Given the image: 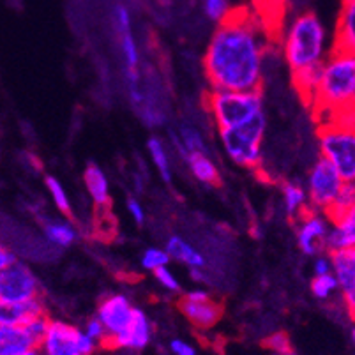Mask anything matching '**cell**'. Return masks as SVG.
Returning <instances> with one entry per match:
<instances>
[{
    "instance_id": "6da1fadb",
    "label": "cell",
    "mask_w": 355,
    "mask_h": 355,
    "mask_svg": "<svg viewBox=\"0 0 355 355\" xmlns=\"http://www.w3.org/2000/svg\"><path fill=\"white\" fill-rule=\"evenodd\" d=\"M272 41L253 9H232L203 53V73L211 90H261Z\"/></svg>"
},
{
    "instance_id": "7a4b0ae2",
    "label": "cell",
    "mask_w": 355,
    "mask_h": 355,
    "mask_svg": "<svg viewBox=\"0 0 355 355\" xmlns=\"http://www.w3.org/2000/svg\"><path fill=\"white\" fill-rule=\"evenodd\" d=\"M355 105V51L331 50L322 62L311 108L322 122L352 117Z\"/></svg>"
},
{
    "instance_id": "3957f363",
    "label": "cell",
    "mask_w": 355,
    "mask_h": 355,
    "mask_svg": "<svg viewBox=\"0 0 355 355\" xmlns=\"http://www.w3.org/2000/svg\"><path fill=\"white\" fill-rule=\"evenodd\" d=\"M279 35L283 57L292 73L320 66L331 51L327 28L315 11L299 12Z\"/></svg>"
},
{
    "instance_id": "277c9868",
    "label": "cell",
    "mask_w": 355,
    "mask_h": 355,
    "mask_svg": "<svg viewBox=\"0 0 355 355\" xmlns=\"http://www.w3.org/2000/svg\"><path fill=\"white\" fill-rule=\"evenodd\" d=\"M205 106L218 131L246 124L266 112L261 90H211L205 96Z\"/></svg>"
},
{
    "instance_id": "5b68a950",
    "label": "cell",
    "mask_w": 355,
    "mask_h": 355,
    "mask_svg": "<svg viewBox=\"0 0 355 355\" xmlns=\"http://www.w3.org/2000/svg\"><path fill=\"white\" fill-rule=\"evenodd\" d=\"M322 157L336 168L345 182L355 180V131L354 117L322 122L318 129Z\"/></svg>"
},
{
    "instance_id": "8992f818",
    "label": "cell",
    "mask_w": 355,
    "mask_h": 355,
    "mask_svg": "<svg viewBox=\"0 0 355 355\" xmlns=\"http://www.w3.org/2000/svg\"><path fill=\"white\" fill-rule=\"evenodd\" d=\"M267 117L266 112L232 129L219 131V141L223 150L232 163L248 170H257L263 159V140H266Z\"/></svg>"
},
{
    "instance_id": "52a82bcc",
    "label": "cell",
    "mask_w": 355,
    "mask_h": 355,
    "mask_svg": "<svg viewBox=\"0 0 355 355\" xmlns=\"http://www.w3.org/2000/svg\"><path fill=\"white\" fill-rule=\"evenodd\" d=\"M99 345L90 340L82 327L53 318L41 338L37 348L43 355H92Z\"/></svg>"
},
{
    "instance_id": "ba28073f",
    "label": "cell",
    "mask_w": 355,
    "mask_h": 355,
    "mask_svg": "<svg viewBox=\"0 0 355 355\" xmlns=\"http://www.w3.org/2000/svg\"><path fill=\"white\" fill-rule=\"evenodd\" d=\"M114 27L117 32L119 44H121L122 57L125 64V76L129 83V94L137 106L144 103V94L140 90V74H138V64H140V51H138L137 40L131 25V12L125 6L119 4L114 9Z\"/></svg>"
},
{
    "instance_id": "9c48e42d",
    "label": "cell",
    "mask_w": 355,
    "mask_h": 355,
    "mask_svg": "<svg viewBox=\"0 0 355 355\" xmlns=\"http://www.w3.org/2000/svg\"><path fill=\"white\" fill-rule=\"evenodd\" d=\"M345 180L336 172L329 161L324 157L316 161L311 166L306 179V195H308V205L313 211H318L322 214H327L332 207L334 200L340 195Z\"/></svg>"
},
{
    "instance_id": "30bf717a",
    "label": "cell",
    "mask_w": 355,
    "mask_h": 355,
    "mask_svg": "<svg viewBox=\"0 0 355 355\" xmlns=\"http://www.w3.org/2000/svg\"><path fill=\"white\" fill-rule=\"evenodd\" d=\"M177 306L184 318L198 331H209L216 327L223 316V304L205 288L184 292Z\"/></svg>"
},
{
    "instance_id": "8fae6325",
    "label": "cell",
    "mask_w": 355,
    "mask_h": 355,
    "mask_svg": "<svg viewBox=\"0 0 355 355\" xmlns=\"http://www.w3.org/2000/svg\"><path fill=\"white\" fill-rule=\"evenodd\" d=\"M41 297V283L34 270L15 260L0 272V301L27 302Z\"/></svg>"
},
{
    "instance_id": "7c38bea8",
    "label": "cell",
    "mask_w": 355,
    "mask_h": 355,
    "mask_svg": "<svg viewBox=\"0 0 355 355\" xmlns=\"http://www.w3.org/2000/svg\"><path fill=\"white\" fill-rule=\"evenodd\" d=\"M297 246L308 257H316L327 251V237L331 221L325 214L308 209L301 218L295 219Z\"/></svg>"
},
{
    "instance_id": "4fadbf2b",
    "label": "cell",
    "mask_w": 355,
    "mask_h": 355,
    "mask_svg": "<svg viewBox=\"0 0 355 355\" xmlns=\"http://www.w3.org/2000/svg\"><path fill=\"white\" fill-rule=\"evenodd\" d=\"M135 309L137 306L124 293H108L103 297L96 309V318L101 322L106 331V347L110 345V341L124 332V329L133 318Z\"/></svg>"
},
{
    "instance_id": "5bb4252c",
    "label": "cell",
    "mask_w": 355,
    "mask_h": 355,
    "mask_svg": "<svg viewBox=\"0 0 355 355\" xmlns=\"http://www.w3.org/2000/svg\"><path fill=\"white\" fill-rule=\"evenodd\" d=\"M154 338V327L153 322L148 318L147 313L144 309L137 308L135 315L129 322L128 327L124 329L122 334H119L115 340L110 341L108 347L115 348L119 352H128V354H135V352H141L150 345Z\"/></svg>"
},
{
    "instance_id": "9a60e30c",
    "label": "cell",
    "mask_w": 355,
    "mask_h": 355,
    "mask_svg": "<svg viewBox=\"0 0 355 355\" xmlns=\"http://www.w3.org/2000/svg\"><path fill=\"white\" fill-rule=\"evenodd\" d=\"M332 266V276L338 283V292H341L343 302L350 316L355 308V250H341L329 253Z\"/></svg>"
},
{
    "instance_id": "2e32d148",
    "label": "cell",
    "mask_w": 355,
    "mask_h": 355,
    "mask_svg": "<svg viewBox=\"0 0 355 355\" xmlns=\"http://www.w3.org/2000/svg\"><path fill=\"white\" fill-rule=\"evenodd\" d=\"M331 228L327 237V251L355 250V209L341 214L329 216Z\"/></svg>"
},
{
    "instance_id": "e0dca14e",
    "label": "cell",
    "mask_w": 355,
    "mask_h": 355,
    "mask_svg": "<svg viewBox=\"0 0 355 355\" xmlns=\"http://www.w3.org/2000/svg\"><path fill=\"white\" fill-rule=\"evenodd\" d=\"M40 315H46V306L41 297L27 302H4L0 301V325L24 327L25 324Z\"/></svg>"
},
{
    "instance_id": "ac0fdd59",
    "label": "cell",
    "mask_w": 355,
    "mask_h": 355,
    "mask_svg": "<svg viewBox=\"0 0 355 355\" xmlns=\"http://www.w3.org/2000/svg\"><path fill=\"white\" fill-rule=\"evenodd\" d=\"M331 50L355 51V0H343Z\"/></svg>"
},
{
    "instance_id": "d6986e66",
    "label": "cell",
    "mask_w": 355,
    "mask_h": 355,
    "mask_svg": "<svg viewBox=\"0 0 355 355\" xmlns=\"http://www.w3.org/2000/svg\"><path fill=\"white\" fill-rule=\"evenodd\" d=\"M253 11L266 25L269 34L274 40H279V34L283 31V21H285V8L286 0H251Z\"/></svg>"
},
{
    "instance_id": "ffe728a7",
    "label": "cell",
    "mask_w": 355,
    "mask_h": 355,
    "mask_svg": "<svg viewBox=\"0 0 355 355\" xmlns=\"http://www.w3.org/2000/svg\"><path fill=\"white\" fill-rule=\"evenodd\" d=\"M83 184L89 193L90 200L94 202L96 207H108L110 205V180L99 164L89 163L83 172Z\"/></svg>"
},
{
    "instance_id": "44dd1931",
    "label": "cell",
    "mask_w": 355,
    "mask_h": 355,
    "mask_svg": "<svg viewBox=\"0 0 355 355\" xmlns=\"http://www.w3.org/2000/svg\"><path fill=\"white\" fill-rule=\"evenodd\" d=\"M164 251L168 253L170 260H175L182 263V266H188L189 270L205 269V266H207V258L203 257L193 244L184 241L179 235H172V237L168 239Z\"/></svg>"
},
{
    "instance_id": "7402d4cb",
    "label": "cell",
    "mask_w": 355,
    "mask_h": 355,
    "mask_svg": "<svg viewBox=\"0 0 355 355\" xmlns=\"http://www.w3.org/2000/svg\"><path fill=\"white\" fill-rule=\"evenodd\" d=\"M186 163H188L193 177L198 182L205 184V186H218L221 182V173H219L218 164L214 163V159L207 153L188 154L186 156Z\"/></svg>"
},
{
    "instance_id": "603a6c76",
    "label": "cell",
    "mask_w": 355,
    "mask_h": 355,
    "mask_svg": "<svg viewBox=\"0 0 355 355\" xmlns=\"http://www.w3.org/2000/svg\"><path fill=\"white\" fill-rule=\"evenodd\" d=\"M43 234L50 244L57 248H69L78 241V230L69 219H48L43 225Z\"/></svg>"
},
{
    "instance_id": "cb8c5ba5",
    "label": "cell",
    "mask_w": 355,
    "mask_h": 355,
    "mask_svg": "<svg viewBox=\"0 0 355 355\" xmlns=\"http://www.w3.org/2000/svg\"><path fill=\"white\" fill-rule=\"evenodd\" d=\"M32 347H37V343L32 340V336L25 331V327L0 325V355L18 354Z\"/></svg>"
},
{
    "instance_id": "d4e9b609",
    "label": "cell",
    "mask_w": 355,
    "mask_h": 355,
    "mask_svg": "<svg viewBox=\"0 0 355 355\" xmlns=\"http://www.w3.org/2000/svg\"><path fill=\"white\" fill-rule=\"evenodd\" d=\"M283 196V207H285L286 216L292 221L297 218H301L306 211L309 209L308 205V195H306L304 186L297 182H285L282 188Z\"/></svg>"
},
{
    "instance_id": "484cf974",
    "label": "cell",
    "mask_w": 355,
    "mask_h": 355,
    "mask_svg": "<svg viewBox=\"0 0 355 355\" xmlns=\"http://www.w3.org/2000/svg\"><path fill=\"white\" fill-rule=\"evenodd\" d=\"M147 150L161 179L164 182H172V164H170V156H168V148L164 141L157 137H150L147 140Z\"/></svg>"
},
{
    "instance_id": "4316f807",
    "label": "cell",
    "mask_w": 355,
    "mask_h": 355,
    "mask_svg": "<svg viewBox=\"0 0 355 355\" xmlns=\"http://www.w3.org/2000/svg\"><path fill=\"white\" fill-rule=\"evenodd\" d=\"M320 66L315 67H306V69L295 71L292 73V80H293V87L297 89V92L301 94V98L304 99L306 105H311L313 94H315L316 89V82H318V76H320Z\"/></svg>"
},
{
    "instance_id": "83f0119b",
    "label": "cell",
    "mask_w": 355,
    "mask_h": 355,
    "mask_svg": "<svg viewBox=\"0 0 355 355\" xmlns=\"http://www.w3.org/2000/svg\"><path fill=\"white\" fill-rule=\"evenodd\" d=\"M177 145H179L180 153L184 154V157L191 153H207V147H205L202 133H200L196 128H193V125H182V128L179 129Z\"/></svg>"
},
{
    "instance_id": "f1b7e54d",
    "label": "cell",
    "mask_w": 355,
    "mask_h": 355,
    "mask_svg": "<svg viewBox=\"0 0 355 355\" xmlns=\"http://www.w3.org/2000/svg\"><path fill=\"white\" fill-rule=\"evenodd\" d=\"M44 186H46V191L50 195L51 202L55 203V207L59 209L62 214L69 216L71 214V200L67 196L66 188H64V184L60 182L57 177L53 175H46L44 177Z\"/></svg>"
},
{
    "instance_id": "f546056e",
    "label": "cell",
    "mask_w": 355,
    "mask_h": 355,
    "mask_svg": "<svg viewBox=\"0 0 355 355\" xmlns=\"http://www.w3.org/2000/svg\"><path fill=\"white\" fill-rule=\"evenodd\" d=\"M338 292V283L336 277L331 274H324V276H313L311 279V293L318 301H329Z\"/></svg>"
},
{
    "instance_id": "4dcf8cb0",
    "label": "cell",
    "mask_w": 355,
    "mask_h": 355,
    "mask_svg": "<svg viewBox=\"0 0 355 355\" xmlns=\"http://www.w3.org/2000/svg\"><path fill=\"white\" fill-rule=\"evenodd\" d=\"M170 261L172 260H170L168 253L164 251V248H148V250H145L144 253H141L140 258L141 267H144L145 270H150V272L161 269V267H168Z\"/></svg>"
},
{
    "instance_id": "1f68e13d",
    "label": "cell",
    "mask_w": 355,
    "mask_h": 355,
    "mask_svg": "<svg viewBox=\"0 0 355 355\" xmlns=\"http://www.w3.org/2000/svg\"><path fill=\"white\" fill-rule=\"evenodd\" d=\"M350 209H355V186L354 182H345L343 188H341L340 195L334 200L332 207L329 209V212L325 216H334L341 214L345 211H350Z\"/></svg>"
},
{
    "instance_id": "d6a6232c",
    "label": "cell",
    "mask_w": 355,
    "mask_h": 355,
    "mask_svg": "<svg viewBox=\"0 0 355 355\" xmlns=\"http://www.w3.org/2000/svg\"><path fill=\"white\" fill-rule=\"evenodd\" d=\"M203 12L209 20L221 24L223 20H227L232 9L228 0H203Z\"/></svg>"
},
{
    "instance_id": "836d02e7",
    "label": "cell",
    "mask_w": 355,
    "mask_h": 355,
    "mask_svg": "<svg viewBox=\"0 0 355 355\" xmlns=\"http://www.w3.org/2000/svg\"><path fill=\"white\" fill-rule=\"evenodd\" d=\"M153 274L154 277H156V282L161 285V288H164L166 292L177 293L180 290L179 277L170 270V267H161V269L154 270Z\"/></svg>"
},
{
    "instance_id": "e575fe53",
    "label": "cell",
    "mask_w": 355,
    "mask_h": 355,
    "mask_svg": "<svg viewBox=\"0 0 355 355\" xmlns=\"http://www.w3.org/2000/svg\"><path fill=\"white\" fill-rule=\"evenodd\" d=\"M82 329L85 331V334L89 336L90 340H94L98 345H106V331L96 316L94 318H90V320H87V324L83 325Z\"/></svg>"
},
{
    "instance_id": "d590c367",
    "label": "cell",
    "mask_w": 355,
    "mask_h": 355,
    "mask_svg": "<svg viewBox=\"0 0 355 355\" xmlns=\"http://www.w3.org/2000/svg\"><path fill=\"white\" fill-rule=\"evenodd\" d=\"M168 352H170V355H198L196 348L189 341L180 340V338H175V340L170 341Z\"/></svg>"
},
{
    "instance_id": "8d00e7d4",
    "label": "cell",
    "mask_w": 355,
    "mask_h": 355,
    "mask_svg": "<svg viewBox=\"0 0 355 355\" xmlns=\"http://www.w3.org/2000/svg\"><path fill=\"white\" fill-rule=\"evenodd\" d=\"M125 209H128V214L131 216V219H133L137 225H144L145 221V209L144 205H141L140 202H138L137 198H133V196H129L128 202H125Z\"/></svg>"
},
{
    "instance_id": "74e56055",
    "label": "cell",
    "mask_w": 355,
    "mask_h": 355,
    "mask_svg": "<svg viewBox=\"0 0 355 355\" xmlns=\"http://www.w3.org/2000/svg\"><path fill=\"white\" fill-rule=\"evenodd\" d=\"M269 347L272 350V354H288L290 350V341L283 332L279 334H274L272 338L269 340Z\"/></svg>"
},
{
    "instance_id": "f35d334b",
    "label": "cell",
    "mask_w": 355,
    "mask_h": 355,
    "mask_svg": "<svg viewBox=\"0 0 355 355\" xmlns=\"http://www.w3.org/2000/svg\"><path fill=\"white\" fill-rule=\"evenodd\" d=\"M331 257L325 253L316 254L315 263H313V274H315V276H324V274H331Z\"/></svg>"
},
{
    "instance_id": "ab89813d",
    "label": "cell",
    "mask_w": 355,
    "mask_h": 355,
    "mask_svg": "<svg viewBox=\"0 0 355 355\" xmlns=\"http://www.w3.org/2000/svg\"><path fill=\"white\" fill-rule=\"evenodd\" d=\"M15 254H12V251L9 250L8 246H4L2 242H0V272L6 269V267H9L15 261Z\"/></svg>"
},
{
    "instance_id": "60d3db41",
    "label": "cell",
    "mask_w": 355,
    "mask_h": 355,
    "mask_svg": "<svg viewBox=\"0 0 355 355\" xmlns=\"http://www.w3.org/2000/svg\"><path fill=\"white\" fill-rule=\"evenodd\" d=\"M12 355H43V354H41V350L37 347H32V348H27V350L18 352V354H12Z\"/></svg>"
},
{
    "instance_id": "b9f144b4",
    "label": "cell",
    "mask_w": 355,
    "mask_h": 355,
    "mask_svg": "<svg viewBox=\"0 0 355 355\" xmlns=\"http://www.w3.org/2000/svg\"><path fill=\"white\" fill-rule=\"evenodd\" d=\"M115 355H131V354H128V352H119V354H115Z\"/></svg>"
},
{
    "instance_id": "7bdbcfd3",
    "label": "cell",
    "mask_w": 355,
    "mask_h": 355,
    "mask_svg": "<svg viewBox=\"0 0 355 355\" xmlns=\"http://www.w3.org/2000/svg\"><path fill=\"white\" fill-rule=\"evenodd\" d=\"M270 355H293L292 352H288V354H270Z\"/></svg>"
}]
</instances>
